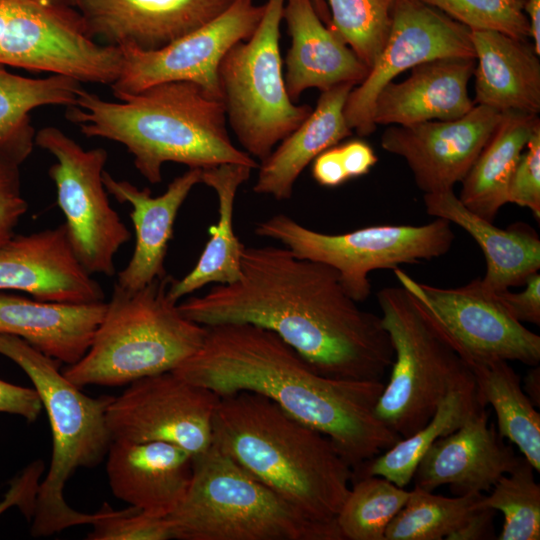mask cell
I'll use <instances>...</instances> for the list:
<instances>
[{
	"label": "cell",
	"mask_w": 540,
	"mask_h": 540,
	"mask_svg": "<svg viewBox=\"0 0 540 540\" xmlns=\"http://www.w3.org/2000/svg\"><path fill=\"white\" fill-rule=\"evenodd\" d=\"M178 308L203 326L270 330L316 372L334 379L382 381L394 361L381 316L358 306L334 268L285 246H245L236 281L191 296Z\"/></svg>",
	"instance_id": "obj_1"
},
{
	"label": "cell",
	"mask_w": 540,
	"mask_h": 540,
	"mask_svg": "<svg viewBox=\"0 0 540 540\" xmlns=\"http://www.w3.org/2000/svg\"><path fill=\"white\" fill-rule=\"evenodd\" d=\"M200 348L172 371L226 396L263 395L302 423L323 433L352 470L401 437L375 414L382 381L323 376L270 330L240 323L205 326Z\"/></svg>",
	"instance_id": "obj_2"
},
{
	"label": "cell",
	"mask_w": 540,
	"mask_h": 540,
	"mask_svg": "<svg viewBox=\"0 0 540 540\" xmlns=\"http://www.w3.org/2000/svg\"><path fill=\"white\" fill-rule=\"evenodd\" d=\"M116 99L82 88L65 117L86 137L124 145L151 184L162 181L166 162L201 169L226 163L259 167L232 143L222 100L196 83L162 82Z\"/></svg>",
	"instance_id": "obj_3"
},
{
	"label": "cell",
	"mask_w": 540,
	"mask_h": 540,
	"mask_svg": "<svg viewBox=\"0 0 540 540\" xmlns=\"http://www.w3.org/2000/svg\"><path fill=\"white\" fill-rule=\"evenodd\" d=\"M213 443L313 520H335L349 493L353 470L331 439L263 395L221 396Z\"/></svg>",
	"instance_id": "obj_4"
},
{
	"label": "cell",
	"mask_w": 540,
	"mask_h": 540,
	"mask_svg": "<svg viewBox=\"0 0 540 540\" xmlns=\"http://www.w3.org/2000/svg\"><path fill=\"white\" fill-rule=\"evenodd\" d=\"M166 275L130 291L114 284L105 314L84 356L63 370L78 387L120 386L172 371L201 346L206 327L186 318Z\"/></svg>",
	"instance_id": "obj_5"
},
{
	"label": "cell",
	"mask_w": 540,
	"mask_h": 540,
	"mask_svg": "<svg viewBox=\"0 0 540 540\" xmlns=\"http://www.w3.org/2000/svg\"><path fill=\"white\" fill-rule=\"evenodd\" d=\"M0 354L15 362L30 378L40 396L52 432V457L40 483L32 516L31 534L46 537L80 524H93L110 510L88 514L72 509L64 487L80 467H93L107 454L112 437L106 410L112 396L92 398L58 369L59 361L20 337L0 333Z\"/></svg>",
	"instance_id": "obj_6"
},
{
	"label": "cell",
	"mask_w": 540,
	"mask_h": 540,
	"mask_svg": "<svg viewBox=\"0 0 540 540\" xmlns=\"http://www.w3.org/2000/svg\"><path fill=\"white\" fill-rule=\"evenodd\" d=\"M167 519L178 540H343L336 519L305 516L214 443L193 458L187 492Z\"/></svg>",
	"instance_id": "obj_7"
},
{
	"label": "cell",
	"mask_w": 540,
	"mask_h": 540,
	"mask_svg": "<svg viewBox=\"0 0 540 540\" xmlns=\"http://www.w3.org/2000/svg\"><path fill=\"white\" fill-rule=\"evenodd\" d=\"M394 361L375 414L406 438L432 418L446 394L470 370L442 330L401 285L377 293Z\"/></svg>",
	"instance_id": "obj_8"
},
{
	"label": "cell",
	"mask_w": 540,
	"mask_h": 540,
	"mask_svg": "<svg viewBox=\"0 0 540 540\" xmlns=\"http://www.w3.org/2000/svg\"><path fill=\"white\" fill-rule=\"evenodd\" d=\"M284 1L267 0L254 33L234 44L218 67L227 121L243 150L261 161L312 111L286 91L280 53Z\"/></svg>",
	"instance_id": "obj_9"
},
{
	"label": "cell",
	"mask_w": 540,
	"mask_h": 540,
	"mask_svg": "<svg viewBox=\"0 0 540 540\" xmlns=\"http://www.w3.org/2000/svg\"><path fill=\"white\" fill-rule=\"evenodd\" d=\"M256 235L279 241L296 256L334 268L356 302L371 294L369 274L439 258L452 247V224L435 218L424 225H376L343 234L312 230L285 214L255 225Z\"/></svg>",
	"instance_id": "obj_10"
},
{
	"label": "cell",
	"mask_w": 540,
	"mask_h": 540,
	"mask_svg": "<svg viewBox=\"0 0 540 540\" xmlns=\"http://www.w3.org/2000/svg\"><path fill=\"white\" fill-rule=\"evenodd\" d=\"M35 145L56 158L48 175L56 186L69 243L88 273L113 276L114 257L131 233L112 208L103 183L108 153L84 149L57 127L35 134Z\"/></svg>",
	"instance_id": "obj_11"
},
{
	"label": "cell",
	"mask_w": 540,
	"mask_h": 540,
	"mask_svg": "<svg viewBox=\"0 0 540 540\" xmlns=\"http://www.w3.org/2000/svg\"><path fill=\"white\" fill-rule=\"evenodd\" d=\"M0 64L107 84L114 47L99 44L80 15L46 0H0Z\"/></svg>",
	"instance_id": "obj_12"
},
{
	"label": "cell",
	"mask_w": 540,
	"mask_h": 540,
	"mask_svg": "<svg viewBox=\"0 0 540 540\" xmlns=\"http://www.w3.org/2000/svg\"><path fill=\"white\" fill-rule=\"evenodd\" d=\"M400 285L442 330L464 360L540 361V336L516 320L480 278L457 288L420 283L393 269Z\"/></svg>",
	"instance_id": "obj_13"
},
{
	"label": "cell",
	"mask_w": 540,
	"mask_h": 540,
	"mask_svg": "<svg viewBox=\"0 0 540 540\" xmlns=\"http://www.w3.org/2000/svg\"><path fill=\"white\" fill-rule=\"evenodd\" d=\"M220 396L173 371L130 383L106 410L112 440L162 441L193 458L213 443V420Z\"/></svg>",
	"instance_id": "obj_14"
},
{
	"label": "cell",
	"mask_w": 540,
	"mask_h": 540,
	"mask_svg": "<svg viewBox=\"0 0 540 540\" xmlns=\"http://www.w3.org/2000/svg\"><path fill=\"white\" fill-rule=\"evenodd\" d=\"M265 4L234 0L219 16L157 50L121 46L122 65L110 86L115 98L168 81H190L221 99L218 67L226 52L247 40L264 14Z\"/></svg>",
	"instance_id": "obj_15"
},
{
	"label": "cell",
	"mask_w": 540,
	"mask_h": 540,
	"mask_svg": "<svg viewBox=\"0 0 540 540\" xmlns=\"http://www.w3.org/2000/svg\"><path fill=\"white\" fill-rule=\"evenodd\" d=\"M443 57H473L471 29L420 0H396L381 54L364 80L350 91L344 107L348 126L371 134L378 93L400 73Z\"/></svg>",
	"instance_id": "obj_16"
},
{
	"label": "cell",
	"mask_w": 540,
	"mask_h": 540,
	"mask_svg": "<svg viewBox=\"0 0 540 540\" xmlns=\"http://www.w3.org/2000/svg\"><path fill=\"white\" fill-rule=\"evenodd\" d=\"M503 112L474 105L454 120L391 125L382 148L402 157L425 193L453 189L462 182L502 118Z\"/></svg>",
	"instance_id": "obj_17"
},
{
	"label": "cell",
	"mask_w": 540,
	"mask_h": 540,
	"mask_svg": "<svg viewBox=\"0 0 540 540\" xmlns=\"http://www.w3.org/2000/svg\"><path fill=\"white\" fill-rule=\"evenodd\" d=\"M6 290L62 304L95 303L105 297L101 285L75 256L64 223L14 235L0 247V291Z\"/></svg>",
	"instance_id": "obj_18"
},
{
	"label": "cell",
	"mask_w": 540,
	"mask_h": 540,
	"mask_svg": "<svg viewBox=\"0 0 540 540\" xmlns=\"http://www.w3.org/2000/svg\"><path fill=\"white\" fill-rule=\"evenodd\" d=\"M234 0H76L88 33L106 45L157 50L223 13Z\"/></svg>",
	"instance_id": "obj_19"
},
{
	"label": "cell",
	"mask_w": 540,
	"mask_h": 540,
	"mask_svg": "<svg viewBox=\"0 0 540 540\" xmlns=\"http://www.w3.org/2000/svg\"><path fill=\"white\" fill-rule=\"evenodd\" d=\"M485 408L430 447L414 472V487L433 492L449 485L455 496L484 493L511 471L519 456L489 425Z\"/></svg>",
	"instance_id": "obj_20"
},
{
	"label": "cell",
	"mask_w": 540,
	"mask_h": 540,
	"mask_svg": "<svg viewBox=\"0 0 540 540\" xmlns=\"http://www.w3.org/2000/svg\"><path fill=\"white\" fill-rule=\"evenodd\" d=\"M106 455L112 493L140 511L167 517L187 492L193 456L174 444L112 440Z\"/></svg>",
	"instance_id": "obj_21"
},
{
	"label": "cell",
	"mask_w": 540,
	"mask_h": 540,
	"mask_svg": "<svg viewBox=\"0 0 540 540\" xmlns=\"http://www.w3.org/2000/svg\"><path fill=\"white\" fill-rule=\"evenodd\" d=\"M282 20L291 38L283 77L293 102L309 88L323 92L342 83L356 86L367 76L369 68L324 23L313 0H285Z\"/></svg>",
	"instance_id": "obj_22"
},
{
	"label": "cell",
	"mask_w": 540,
	"mask_h": 540,
	"mask_svg": "<svg viewBox=\"0 0 540 540\" xmlns=\"http://www.w3.org/2000/svg\"><path fill=\"white\" fill-rule=\"evenodd\" d=\"M201 174V168H189L172 180L163 194L154 197L149 188L140 189L103 171L107 193L132 207L135 249L127 266L118 273L116 284L120 287L138 290L167 275L165 258L178 211L193 187L201 183Z\"/></svg>",
	"instance_id": "obj_23"
},
{
	"label": "cell",
	"mask_w": 540,
	"mask_h": 540,
	"mask_svg": "<svg viewBox=\"0 0 540 540\" xmlns=\"http://www.w3.org/2000/svg\"><path fill=\"white\" fill-rule=\"evenodd\" d=\"M475 66L473 57H443L413 67L407 79L392 81L378 93L373 123L411 125L464 116L474 106L468 82Z\"/></svg>",
	"instance_id": "obj_24"
},
{
	"label": "cell",
	"mask_w": 540,
	"mask_h": 540,
	"mask_svg": "<svg viewBox=\"0 0 540 540\" xmlns=\"http://www.w3.org/2000/svg\"><path fill=\"white\" fill-rule=\"evenodd\" d=\"M423 201L428 215L458 225L478 243L486 260L480 280L488 291L522 286L540 269V239L530 226L517 223L500 229L469 210L453 189L425 193Z\"/></svg>",
	"instance_id": "obj_25"
},
{
	"label": "cell",
	"mask_w": 540,
	"mask_h": 540,
	"mask_svg": "<svg viewBox=\"0 0 540 540\" xmlns=\"http://www.w3.org/2000/svg\"><path fill=\"white\" fill-rule=\"evenodd\" d=\"M107 302L62 304L0 291V333L22 338L45 355L68 365L90 347Z\"/></svg>",
	"instance_id": "obj_26"
},
{
	"label": "cell",
	"mask_w": 540,
	"mask_h": 540,
	"mask_svg": "<svg viewBox=\"0 0 540 540\" xmlns=\"http://www.w3.org/2000/svg\"><path fill=\"white\" fill-rule=\"evenodd\" d=\"M474 105L501 112L540 111V61L533 44L494 30H471Z\"/></svg>",
	"instance_id": "obj_27"
},
{
	"label": "cell",
	"mask_w": 540,
	"mask_h": 540,
	"mask_svg": "<svg viewBox=\"0 0 540 540\" xmlns=\"http://www.w3.org/2000/svg\"><path fill=\"white\" fill-rule=\"evenodd\" d=\"M355 85L338 84L321 92L315 108L269 156L261 161L253 191L276 200L291 198L302 171L321 152L352 135L344 107Z\"/></svg>",
	"instance_id": "obj_28"
},
{
	"label": "cell",
	"mask_w": 540,
	"mask_h": 540,
	"mask_svg": "<svg viewBox=\"0 0 540 540\" xmlns=\"http://www.w3.org/2000/svg\"><path fill=\"white\" fill-rule=\"evenodd\" d=\"M251 171L249 166L232 163L202 169L201 183L217 194L219 218L209 228L211 237L194 268L182 279L172 281L168 295L173 301L178 302L210 283L227 284L240 277L245 245L234 233L233 210L236 193Z\"/></svg>",
	"instance_id": "obj_29"
},
{
	"label": "cell",
	"mask_w": 540,
	"mask_h": 540,
	"mask_svg": "<svg viewBox=\"0 0 540 540\" xmlns=\"http://www.w3.org/2000/svg\"><path fill=\"white\" fill-rule=\"evenodd\" d=\"M540 125L537 115L505 111L462 180L458 198L472 212L493 222L507 203L510 177L535 128Z\"/></svg>",
	"instance_id": "obj_30"
},
{
	"label": "cell",
	"mask_w": 540,
	"mask_h": 540,
	"mask_svg": "<svg viewBox=\"0 0 540 540\" xmlns=\"http://www.w3.org/2000/svg\"><path fill=\"white\" fill-rule=\"evenodd\" d=\"M81 84L61 74L23 77L0 64V153L21 165L35 145L30 112L46 105L73 106L83 88Z\"/></svg>",
	"instance_id": "obj_31"
},
{
	"label": "cell",
	"mask_w": 540,
	"mask_h": 540,
	"mask_svg": "<svg viewBox=\"0 0 540 540\" xmlns=\"http://www.w3.org/2000/svg\"><path fill=\"white\" fill-rule=\"evenodd\" d=\"M470 370V369H469ZM486 407L478 399L471 372L442 399L432 418L412 435L353 470V479L381 476L405 488L412 480L421 458L441 437L462 426L478 409Z\"/></svg>",
	"instance_id": "obj_32"
},
{
	"label": "cell",
	"mask_w": 540,
	"mask_h": 540,
	"mask_svg": "<svg viewBox=\"0 0 540 540\" xmlns=\"http://www.w3.org/2000/svg\"><path fill=\"white\" fill-rule=\"evenodd\" d=\"M464 361L480 403L490 405L496 413L499 434L514 443L540 472V414L525 394L519 375L505 360Z\"/></svg>",
	"instance_id": "obj_33"
},
{
	"label": "cell",
	"mask_w": 540,
	"mask_h": 540,
	"mask_svg": "<svg viewBox=\"0 0 540 540\" xmlns=\"http://www.w3.org/2000/svg\"><path fill=\"white\" fill-rule=\"evenodd\" d=\"M336 516L343 540H385V531L409 492L381 476L353 479Z\"/></svg>",
	"instance_id": "obj_34"
},
{
	"label": "cell",
	"mask_w": 540,
	"mask_h": 540,
	"mask_svg": "<svg viewBox=\"0 0 540 540\" xmlns=\"http://www.w3.org/2000/svg\"><path fill=\"white\" fill-rule=\"evenodd\" d=\"M484 493L454 497L414 487L385 531V540H441L454 532Z\"/></svg>",
	"instance_id": "obj_35"
},
{
	"label": "cell",
	"mask_w": 540,
	"mask_h": 540,
	"mask_svg": "<svg viewBox=\"0 0 540 540\" xmlns=\"http://www.w3.org/2000/svg\"><path fill=\"white\" fill-rule=\"evenodd\" d=\"M535 469L524 456L501 476L489 491L482 495L475 508L487 507L504 515L498 540L540 539V485Z\"/></svg>",
	"instance_id": "obj_36"
},
{
	"label": "cell",
	"mask_w": 540,
	"mask_h": 540,
	"mask_svg": "<svg viewBox=\"0 0 540 540\" xmlns=\"http://www.w3.org/2000/svg\"><path fill=\"white\" fill-rule=\"evenodd\" d=\"M320 14L322 0H313ZM396 0H328L327 24L369 68L375 64L387 40ZM324 15V13H323Z\"/></svg>",
	"instance_id": "obj_37"
},
{
	"label": "cell",
	"mask_w": 540,
	"mask_h": 540,
	"mask_svg": "<svg viewBox=\"0 0 540 540\" xmlns=\"http://www.w3.org/2000/svg\"><path fill=\"white\" fill-rule=\"evenodd\" d=\"M471 30H494L517 39L530 36L526 0H420Z\"/></svg>",
	"instance_id": "obj_38"
},
{
	"label": "cell",
	"mask_w": 540,
	"mask_h": 540,
	"mask_svg": "<svg viewBox=\"0 0 540 540\" xmlns=\"http://www.w3.org/2000/svg\"><path fill=\"white\" fill-rule=\"evenodd\" d=\"M89 540H168L172 539L167 517L140 511L135 507L114 511L96 520Z\"/></svg>",
	"instance_id": "obj_39"
},
{
	"label": "cell",
	"mask_w": 540,
	"mask_h": 540,
	"mask_svg": "<svg viewBox=\"0 0 540 540\" xmlns=\"http://www.w3.org/2000/svg\"><path fill=\"white\" fill-rule=\"evenodd\" d=\"M525 152L510 177L507 203L528 208L540 219V125L532 133Z\"/></svg>",
	"instance_id": "obj_40"
},
{
	"label": "cell",
	"mask_w": 540,
	"mask_h": 540,
	"mask_svg": "<svg viewBox=\"0 0 540 540\" xmlns=\"http://www.w3.org/2000/svg\"><path fill=\"white\" fill-rule=\"evenodd\" d=\"M19 164L0 153V247L14 235L28 203L22 194Z\"/></svg>",
	"instance_id": "obj_41"
},
{
	"label": "cell",
	"mask_w": 540,
	"mask_h": 540,
	"mask_svg": "<svg viewBox=\"0 0 540 540\" xmlns=\"http://www.w3.org/2000/svg\"><path fill=\"white\" fill-rule=\"evenodd\" d=\"M520 292H494L504 308L519 322L540 324V274L534 273Z\"/></svg>",
	"instance_id": "obj_42"
},
{
	"label": "cell",
	"mask_w": 540,
	"mask_h": 540,
	"mask_svg": "<svg viewBox=\"0 0 540 540\" xmlns=\"http://www.w3.org/2000/svg\"><path fill=\"white\" fill-rule=\"evenodd\" d=\"M42 471L43 464L35 462L10 482V487L0 502V514L9 507L18 506L29 520L32 519Z\"/></svg>",
	"instance_id": "obj_43"
},
{
	"label": "cell",
	"mask_w": 540,
	"mask_h": 540,
	"mask_svg": "<svg viewBox=\"0 0 540 540\" xmlns=\"http://www.w3.org/2000/svg\"><path fill=\"white\" fill-rule=\"evenodd\" d=\"M43 408L34 388L14 385L0 379V412L15 414L34 422Z\"/></svg>",
	"instance_id": "obj_44"
},
{
	"label": "cell",
	"mask_w": 540,
	"mask_h": 540,
	"mask_svg": "<svg viewBox=\"0 0 540 540\" xmlns=\"http://www.w3.org/2000/svg\"><path fill=\"white\" fill-rule=\"evenodd\" d=\"M338 147L348 179L368 174L378 161L373 148L363 140H351Z\"/></svg>",
	"instance_id": "obj_45"
},
{
	"label": "cell",
	"mask_w": 540,
	"mask_h": 540,
	"mask_svg": "<svg viewBox=\"0 0 540 540\" xmlns=\"http://www.w3.org/2000/svg\"><path fill=\"white\" fill-rule=\"evenodd\" d=\"M494 509L478 507L474 509L463 523L452 532L447 540H490L495 539Z\"/></svg>",
	"instance_id": "obj_46"
},
{
	"label": "cell",
	"mask_w": 540,
	"mask_h": 540,
	"mask_svg": "<svg viewBox=\"0 0 540 540\" xmlns=\"http://www.w3.org/2000/svg\"><path fill=\"white\" fill-rule=\"evenodd\" d=\"M312 162V176L321 186L337 187L349 180L341 162L338 145L321 152Z\"/></svg>",
	"instance_id": "obj_47"
},
{
	"label": "cell",
	"mask_w": 540,
	"mask_h": 540,
	"mask_svg": "<svg viewBox=\"0 0 540 540\" xmlns=\"http://www.w3.org/2000/svg\"><path fill=\"white\" fill-rule=\"evenodd\" d=\"M524 12L529 21L534 49L540 55V0H526Z\"/></svg>",
	"instance_id": "obj_48"
},
{
	"label": "cell",
	"mask_w": 540,
	"mask_h": 540,
	"mask_svg": "<svg viewBox=\"0 0 540 540\" xmlns=\"http://www.w3.org/2000/svg\"><path fill=\"white\" fill-rule=\"evenodd\" d=\"M525 394L536 408L540 406V368L535 365L531 368L525 378L522 387Z\"/></svg>",
	"instance_id": "obj_49"
},
{
	"label": "cell",
	"mask_w": 540,
	"mask_h": 540,
	"mask_svg": "<svg viewBox=\"0 0 540 540\" xmlns=\"http://www.w3.org/2000/svg\"><path fill=\"white\" fill-rule=\"evenodd\" d=\"M55 4L64 5L66 2L71 1L76 3V0H46Z\"/></svg>",
	"instance_id": "obj_50"
}]
</instances>
